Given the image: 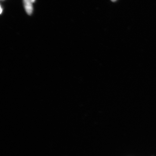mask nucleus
<instances>
[{"label":"nucleus","mask_w":156,"mask_h":156,"mask_svg":"<svg viewBox=\"0 0 156 156\" xmlns=\"http://www.w3.org/2000/svg\"><path fill=\"white\" fill-rule=\"evenodd\" d=\"M25 11L27 14L31 15L33 11V2L32 0H23Z\"/></svg>","instance_id":"obj_1"},{"label":"nucleus","mask_w":156,"mask_h":156,"mask_svg":"<svg viewBox=\"0 0 156 156\" xmlns=\"http://www.w3.org/2000/svg\"><path fill=\"white\" fill-rule=\"evenodd\" d=\"M2 11L3 9L2 8L1 5V12H0V13H1V14H2Z\"/></svg>","instance_id":"obj_2"},{"label":"nucleus","mask_w":156,"mask_h":156,"mask_svg":"<svg viewBox=\"0 0 156 156\" xmlns=\"http://www.w3.org/2000/svg\"><path fill=\"white\" fill-rule=\"evenodd\" d=\"M32 1L34 3V2H35V1H36V0H32Z\"/></svg>","instance_id":"obj_3"},{"label":"nucleus","mask_w":156,"mask_h":156,"mask_svg":"<svg viewBox=\"0 0 156 156\" xmlns=\"http://www.w3.org/2000/svg\"><path fill=\"white\" fill-rule=\"evenodd\" d=\"M112 2H114L115 1H116V0H111Z\"/></svg>","instance_id":"obj_4"},{"label":"nucleus","mask_w":156,"mask_h":156,"mask_svg":"<svg viewBox=\"0 0 156 156\" xmlns=\"http://www.w3.org/2000/svg\"><path fill=\"white\" fill-rule=\"evenodd\" d=\"M1 1H4V0H1Z\"/></svg>","instance_id":"obj_5"}]
</instances>
